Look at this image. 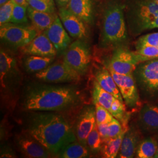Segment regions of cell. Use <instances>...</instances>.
Wrapping results in <instances>:
<instances>
[{"instance_id":"1","label":"cell","mask_w":158,"mask_h":158,"mask_svg":"<svg viewBox=\"0 0 158 158\" xmlns=\"http://www.w3.org/2000/svg\"><path fill=\"white\" fill-rule=\"evenodd\" d=\"M80 98L74 86L35 83L24 90L21 104L24 110L31 112H60L78 105Z\"/></svg>"},{"instance_id":"2","label":"cell","mask_w":158,"mask_h":158,"mask_svg":"<svg viewBox=\"0 0 158 158\" xmlns=\"http://www.w3.org/2000/svg\"><path fill=\"white\" fill-rule=\"evenodd\" d=\"M27 130L51 153L56 155L70 143L77 141L71 125L61 115L50 111H32Z\"/></svg>"},{"instance_id":"3","label":"cell","mask_w":158,"mask_h":158,"mask_svg":"<svg viewBox=\"0 0 158 158\" xmlns=\"http://www.w3.org/2000/svg\"><path fill=\"white\" fill-rule=\"evenodd\" d=\"M124 0H106L102 8L100 45L115 49L125 46L128 39Z\"/></svg>"},{"instance_id":"4","label":"cell","mask_w":158,"mask_h":158,"mask_svg":"<svg viewBox=\"0 0 158 158\" xmlns=\"http://www.w3.org/2000/svg\"><path fill=\"white\" fill-rule=\"evenodd\" d=\"M128 29L133 35L158 28V4L149 0H124Z\"/></svg>"},{"instance_id":"5","label":"cell","mask_w":158,"mask_h":158,"mask_svg":"<svg viewBox=\"0 0 158 158\" xmlns=\"http://www.w3.org/2000/svg\"><path fill=\"white\" fill-rule=\"evenodd\" d=\"M23 81V74L17 58L10 51L0 52V85L1 95L12 98L17 94Z\"/></svg>"},{"instance_id":"6","label":"cell","mask_w":158,"mask_h":158,"mask_svg":"<svg viewBox=\"0 0 158 158\" xmlns=\"http://www.w3.org/2000/svg\"><path fill=\"white\" fill-rule=\"evenodd\" d=\"M38 34L39 31L32 25L8 23L0 27L1 42L13 49L23 48Z\"/></svg>"},{"instance_id":"7","label":"cell","mask_w":158,"mask_h":158,"mask_svg":"<svg viewBox=\"0 0 158 158\" xmlns=\"http://www.w3.org/2000/svg\"><path fill=\"white\" fill-rule=\"evenodd\" d=\"M91 59L90 48L85 40H76L64 52L63 61L81 76L88 72Z\"/></svg>"},{"instance_id":"8","label":"cell","mask_w":158,"mask_h":158,"mask_svg":"<svg viewBox=\"0 0 158 158\" xmlns=\"http://www.w3.org/2000/svg\"><path fill=\"white\" fill-rule=\"evenodd\" d=\"M81 75L64 61L52 63L48 68L35 74V77L46 83H74L81 79Z\"/></svg>"},{"instance_id":"9","label":"cell","mask_w":158,"mask_h":158,"mask_svg":"<svg viewBox=\"0 0 158 158\" xmlns=\"http://www.w3.org/2000/svg\"><path fill=\"white\" fill-rule=\"evenodd\" d=\"M136 84L150 95L158 93V59L140 63L134 72Z\"/></svg>"},{"instance_id":"10","label":"cell","mask_w":158,"mask_h":158,"mask_svg":"<svg viewBox=\"0 0 158 158\" xmlns=\"http://www.w3.org/2000/svg\"><path fill=\"white\" fill-rule=\"evenodd\" d=\"M142 62V57L125 46L114 49L108 69L121 74H133L137 66Z\"/></svg>"},{"instance_id":"11","label":"cell","mask_w":158,"mask_h":158,"mask_svg":"<svg viewBox=\"0 0 158 158\" xmlns=\"http://www.w3.org/2000/svg\"><path fill=\"white\" fill-rule=\"evenodd\" d=\"M118 87L125 104L135 108L140 103L137 84L133 74H121L108 69Z\"/></svg>"},{"instance_id":"12","label":"cell","mask_w":158,"mask_h":158,"mask_svg":"<svg viewBox=\"0 0 158 158\" xmlns=\"http://www.w3.org/2000/svg\"><path fill=\"white\" fill-rule=\"evenodd\" d=\"M59 17L69 35L76 40H86L89 36L87 24L66 7L59 8Z\"/></svg>"},{"instance_id":"13","label":"cell","mask_w":158,"mask_h":158,"mask_svg":"<svg viewBox=\"0 0 158 158\" xmlns=\"http://www.w3.org/2000/svg\"><path fill=\"white\" fill-rule=\"evenodd\" d=\"M96 125V108H84L77 118L73 130L77 141L87 146V137Z\"/></svg>"},{"instance_id":"14","label":"cell","mask_w":158,"mask_h":158,"mask_svg":"<svg viewBox=\"0 0 158 158\" xmlns=\"http://www.w3.org/2000/svg\"><path fill=\"white\" fill-rule=\"evenodd\" d=\"M17 143L20 152L27 158H46L51 156V153L45 147L27 131L18 135Z\"/></svg>"},{"instance_id":"15","label":"cell","mask_w":158,"mask_h":158,"mask_svg":"<svg viewBox=\"0 0 158 158\" xmlns=\"http://www.w3.org/2000/svg\"><path fill=\"white\" fill-rule=\"evenodd\" d=\"M43 32L55 47L57 54L64 52L71 44V39L64 28L62 21L57 15L55 21Z\"/></svg>"},{"instance_id":"16","label":"cell","mask_w":158,"mask_h":158,"mask_svg":"<svg viewBox=\"0 0 158 158\" xmlns=\"http://www.w3.org/2000/svg\"><path fill=\"white\" fill-rule=\"evenodd\" d=\"M23 52L27 55L43 57H55L57 54L55 47L43 32L24 46Z\"/></svg>"},{"instance_id":"17","label":"cell","mask_w":158,"mask_h":158,"mask_svg":"<svg viewBox=\"0 0 158 158\" xmlns=\"http://www.w3.org/2000/svg\"><path fill=\"white\" fill-rule=\"evenodd\" d=\"M66 8L87 25H93L94 9L92 0H70Z\"/></svg>"},{"instance_id":"18","label":"cell","mask_w":158,"mask_h":158,"mask_svg":"<svg viewBox=\"0 0 158 158\" xmlns=\"http://www.w3.org/2000/svg\"><path fill=\"white\" fill-rule=\"evenodd\" d=\"M140 139L141 136L138 131L134 127L129 128L122 142L118 154V158H133L141 142Z\"/></svg>"},{"instance_id":"19","label":"cell","mask_w":158,"mask_h":158,"mask_svg":"<svg viewBox=\"0 0 158 158\" xmlns=\"http://www.w3.org/2000/svg\"><path fill=\"white\" fill-rule=\"evenodd\" d=\"M129 118L130 117L128 116L125 119L124 122L121 123L123 126V131L118 136L108 138L107 140L103 142L100 151L102 153V157L114 158L118 156L125 134L129 128L128 125Z\"/></svg>"},{"instance_id":"20","label":"cell","mask_w":158,"mask_h":158,"mask_svg":"<svg viewBox=\"0 0 158 158\" xmlns=\"http://www.w3.org/2000/svg\"><path fill=\"white\" fill-rule=\"evenodd\" d=\"M139 119L142 127L148 131H158V106L147 104L139 113Z\"/></svg>"},{"instance_id":"21","label":"cell","mask_w":158,"mask_h":158,"mask_svg":"<svg viewBox=\"0 0 158 158\" xmlns=\"http://www.w3.org/2000/svg\"><path fill=\"white\" fill-rule=\"evenodd\" d=\"M95 78L104 90L124 102L118 87L109 70L104 68L98 69L95 72Z\"/></svg>"},{"instance_id":"22","label":"cell","mask_w":158,"mask_h":158,"mask_svg":"<svg viewBox=\"0 0 158 158\" xmlns=\"http://www.w3.org/2000/svg\"><path fill=\"white\" fill-rule=\"evenodd\" d=\"M27 12L30 22L39 32H44L55 21L57 15L45 12L38 11L28 6Z\"/></svg>"},{"instance_id":"23","label":"cell","mask_w":158,"mask_h":158,"mask_svg":"<svg viewBox=\"0 0 158 158\" xmlns=\"http://www.w3.org/2000/svg\"><path fill=\"white\" fill-rule=\"evenodd\" d=\"M54 57L28 55L23 60V67L29 73H36L48 68L53 62Z\"/></svg>"},{"instance_id":"24","label":"cell","mask_w":158,"mask_h":158,"mask_svg":"<svg viewBox=\"0 0 158 158\" xmlns=\"http://www.w3.org/2000/svg\"><path fill=\"white\" fill-rule=\"evenodd\" d=\"M90 150L86 145L76 141L69 143L56 155L58 158H85L90 156Z\"/></svg>"},{"instance_id":"25","label":"cell","mask_w":158,"mask_h":158,"mask_svg":"<svg viewBox=\"0 0 158 158\" xmlns=\"http://www.w3.org/2000/svg\"><path fill=\"white\" fill-rule=\"evenodd\" d=\"M92 97L94 104H98L107 109L110 112L113 102L117 98L110 93L104 90L96 79L93 82Z\"/></svg>"},{"instance_id":"26","label":"cell","mask_w":158,"mask_h":158,"mask_svg":"<svg viewBox=\"0 0 158 158\" xmlns=\"http://www.w3.org/2000/svg\"><path fill=\"white\" fill-rule=\"evenodd\" d=\"M157 141L153 138H147L140 142L136 149L135 157L138 158H154L158 150Z\"/></svg>"},{"instance_id":"27","label":"cell","mask_w":158,"mask_h":158,"mask_svg":"<svg viewBox=\"0 0 158 158\" xmlns=\"http://www.w3.org/2000/svg\"><path fill=\"white\" fill-rule=\"evenodd\" d=\"M87 147L90 151L93 153H97L101 151L103 141L99 134L97 124L91 131L87 139Z\"/></svg>"},{"instance_id":"28","label":"cell","mask_w":158,"mask_h":158,"mask_svg":"<svg viewBox=\"0 0 158 158\" xmlns=\"http://www.w3.org/2000/svg\"><path fill=\"white\" fill-rule=\"evenodd\" d=\"M27 8L28 6H21L15 2L10 23L29 25L30 20L28 15Z\"/></svg>"},{"instance_id":"29","label":"cell","mask_w":158,"mask_h":158,"mask_svg":"<svg viewBox=\"0 0 158 158\" xmlns=\"http://www.w3.org/2000/svg\"><path fill=\"white\" fill-rule=\"evenodd\" d=\"M27 2L28 6L36 11L55 14V4L48 0H27Z\"/></svg>"},{"instance_id":"30","label":"cell","mask_w":158,"mask_h":158,"mask_svg":"<svg viewBox=\"0 0 158 158\" xmlns=\"http://www.w3.org/2000/svg\"><path fill=\"white\" fill-rule=\"evenodd\" d=\"M96 108V117L97 124L103 123H110L114 117L111 113L101 105L95 104Z\"/></svg>"},{"instance_id":"31","label":"cell","mask_w":158,"mask_h":158,"mask_svg":"<svg viewBox=\"0 0 158 158\" xmlns=\"http://www.w3.org/2000/svg\"><path fill=\"white\" fill-rule=\"evenodd\" d=\"M15 2L11 0L0 7V25L10 23Z\"/></svg>"},{"instance_id":"32","label":"cell","mask_w":158,"mask_h":158,"mask_svg":"<svg viewBox=\"0 0 158 158\" xmlns=\"http://www.w3.org/2000/svg\"><path fill=\"white\" fill-rule=\"evenodd\" d=\"M145 45L158 46V32L147 34L139 38L136 42V47Z\"/></svg>"},{"instance_id":"33","label":"cell","mask_w":158,"mask_h":158,"mask_svg":"<svg viewBox=\"0 0 158 158\" xmlns=\"http://www.w3.org/2000/svg\"><path fill=\"white\" fill-rule=\"evenodd\" d=\"M123 131V126L117 119L114 118L108 125V138L117 137Z\"/></svg>"},{"instance_id":"34","label":"cell","mask_w":158,"mask_h":158,"mask_svg":"<svg viewBox=\"0 0 158 158\" xmlns=\"http://www.w3.org/2000/svg\"><path fill=\"white\" fill-rule=\"evenodd\" d=\"M108 125L109 123H103L97 125V128L99 134L103 142L107 140L108 138Z\"/></svg>"},{"instance_id":"35","label":"cell","mask_w":158,"mask_h":158,"mask_svg":"<svg viewBox=\"0 0 158 158\" xmlns=\"http://www.w3.org/2000/svg\"><path fill=\"white\" fill-rule=\"evenodd\" d=\"M1 158H16L13 151L11 148L6 147L3 148L1 151Z\"/></svg>"},{"instance_id":"36","label":"cell","mask_w":158,"mask_h":158,"mask_svg":"<svg viewBox=\"0 0 158 158\" xmlns=\"http://www.w3.org/2000/svg\"><path fill=\"white\" fill-rule=\"evenodd\" d=\"M57 6L59 8L66 7L70 0H55Z\"/></svg>"},{"instance_id":"37","label":"cell","mask_w":158,"mask_h":158,"mask_svg":"<svg viewBox=\"0 0 158 158\" xmlns=\"http://www.w3.org/2000/svg\"><path fill=\"white\" fill-rule=\"evenodd\" d=\"M14 1L19 5L23 6H28L27 0H14Z\"/></svg>"},{"instance_id":"38","label":"cell","mask_w":158,"mask_h":158,"mask_svg":"<svg viewBox=\"0 0 158 158\" xmlns=\"http://www.w3.org/2000/svg\"><path fill=\"white\" fill-rule=\"evenodd\" d=\"M10 1H11V0H0V6H3L4 4L7 3L8 2H9Z\"/></svg>"},{"instance_id":"39","label":"cell","mask_w":158,"mask_h":158,"mask_svg":"<svg viewBox=\"0 0 158 158\" xmlns=\"http://www.w3.org/2000/svg\"><path fill=\"white\" fill-rule=\"evenodd\" d=\"M149 1H151L153 2H155V3L158 4V0H149Z\"/></svg>"},{"instance_id":"40","label":"cell","mask_w":158,"mask_h":158,"mask_svg":"<svg viewBox=\"0 0 158 158\" xmlns=\"http://www.w3.org/2000/svg\"><path fill=\"white\" fill-rule=\"evenodd\" d=\"M155 158H158V150H157V152L156 153V155H155Z\"/></svg>"},{"instance_id":"41","label":"cell","mask_w":158,"mask_h":158,"mask_svg":"<svg viewBox=\"0 0 158 158\" xmlns=\"http://www.w3.org/2000/svg\"><path fill=\"white\" fill-rule=\"evenodd\" d=\"M48 1H49L51 3H53V4H55L54 3V0H48Z\"/></svg>"}]
</instances>
